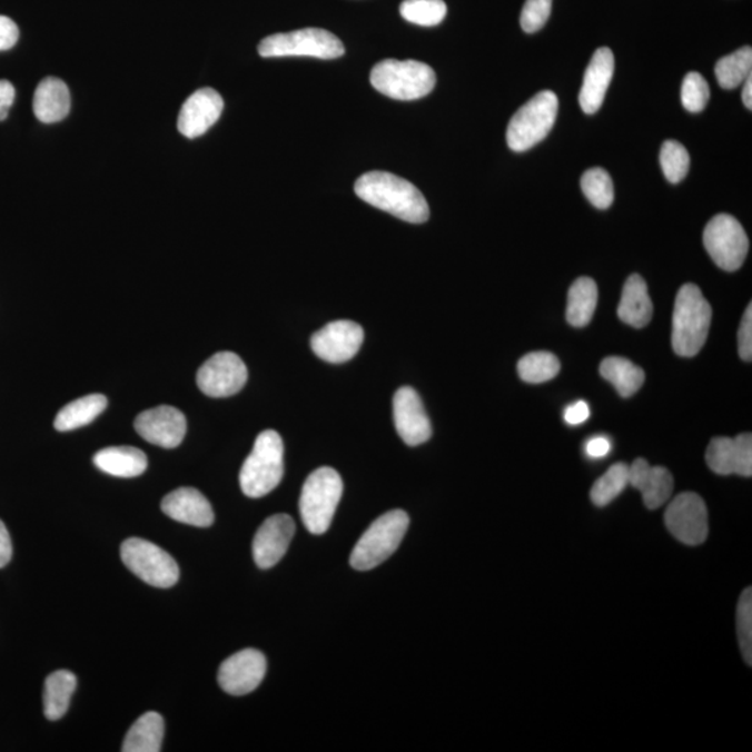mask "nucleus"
<instances>
[{
    "label": "nucleus",
    "mask_w": 752,
    "mask_h": 752,
    "mask_svg": "<svg viewBox=\"0 0 752 752\" xmlns=\"http://www.w3.org/2000/svg\"><path fill=\"white\" fill-rule=\"evenodd\" d=\"M267 673V660L263 652L243 650L231 655L219 667L218 682L226 693L246 695L261 684Z\"/></svg>",
    "instance_id": "4468645a"
},
{
    "label": "nucleus",
    "mask_w": 752,
    "mask_h": 752,
    "mask_svg": "<svg viewBox=\"0 0 752 752\" xmlns=\"http://www.w3.org/2000/svg\"><path fill=\"white\" fill-rule=\"evenodd\" d=\"M19 27L7 16H0V51H9L19 41Z\"/></svg>",
    "instance_id": "a19ab883"
},
{
    "label": "nucleus",
    "mask_w": 752,
    "mask_h": 752,
    "mask_svg": "<svg viewBox=\"0 0 752 752\" xmlns=\"http://www.w3.org/2000/svg\"><path fill=\"white\" fill-rule=\"evenodd\" d=\"M706 463L719 475H752V436L741 434L735 438H715L706 449Z\"/></svg>",
    "instance_id": "6ab92c4d"
},
{
    "label": "nucleus",
    "mask_w": 752,
    "mask_h": 752,
    "mask_svg": "<svg viewBox=\"0 0 752 752\" xmlns=\"http://www.w3.org/2000/svg\"><path fill=\"white\" fill-rule=\"evenodd\" d=\"M661 166L663 175L666 179L673 185L682 181L685 176L689 174L690 169V155L687 149L674 140H667L663 142L661 148Z\"/></svg>",
    "instance_id": "c9c22d12"
},
{
    "label": "nucleus",
    "mask_w": 752,
    "mask_h": 752,
    "mask_svg": "<svg viewBox=\"0 0 752 752\" xmlns=\"http://www.w3.org/2000/svg\"><path fill=\"white\" fill-rule=\"evenodd\" d=\"M743 102L746 109H752V76L744 81Z\"/></svg>",
    "instance_id": "49530a36"
},
{
    "label": "nucleus",
    "mask_w": 752,
    "mask_h": 752,
    "mask_svg": "<svg viewBox=\"0 0 752 752\" xmlns=\"http://www.w3.org/2000/svg\"><path fill=\"white\" fill-rule=\"evenodd\" d=\"M704 246L719 268L734 273L744 264L750 243L743 226L732 215H716L704 230Z\"/></svg>",
    "instance_id": "9d476101"
},
{
    "label": "nucleus",
    "mask_w": 752,
    "mask_h": 752,
    "mask_svg": "<svg viewBox=\"0 0 752 752\" xmlns=\"http://www.w3.org/2000/svg\"><path fill=\"white\" fill-rule=\"evenodd\" d=\"M739 353L744 362L752 359V306L749 304L739 329Z\"/></svg>",
    "instance_id": "ea45409f"
},
{
    "label": "nucleus",
    "mask_w": 752,
    "mask_h": 752,
    "mask_svg": "<svg viewBox=\"0 0 752 752\" xmlns=\"http://www.w3.org/2000/svg\"><path fill=\"white\" fill-rule=\"evenodd\" d=\"M137 434L149 444L174 449L185 439L187 422L185 414L171 406L149 408L136 418Z\"/></svg>",
    "instance_id": "2eb2a0df"
},
{
    "label": "nucleus",
    "mask_w": 752,
    "mask_h": 752,
    "mask_svg": "<svg viewBox=\"0 0 752 752\" xmlns=\"http://www.w3.org/2000/svg\"><path fill=\"white\" fill-rule=\"evenodd\" d=\"M12 540H10L8 528L4 527L2 520H0V568L7 566L10 558H12Z\"/></svg>",
    "instance_id": "a18cd8bd"
},
{
    "label": "nucleus",
    "mask_w": 752,
    "mask_h": 752,
    "mask_svg": "<svg viewBox=\"0 0 752 752\" xmlns=\"http://www.w3.org/2000/svg\"><path fill=\"white\" fill-rule=\"evenodd\" d=\"M247 378L245 362L236 353L220 352L198 369L197 385L209 397H229L245 388Z\"/></svg>",
    "instance_id": "f8f14e48"
},
{
    "label": "nucleus",
    "mask_w": 752,
    "mask_h": 752,
    "mask_svg": "<svg viewBox=\"0 0 752 752\" xmlns=\"http://www.w3.org/2000/svg\"><path fill=\"white\" fill-rule=\"evenodd\" d=\"M558 99L555 92L541 91L523 105L508 123L506 140L514 152L528 151L544 140L555 125Z\"/></svg>",
    "instance_id": "0eeeda50"
},
{
    "label": "nucleus",
    "mask_w": 752,
    "mask_h": 752,
    "mask_svg": "<svg viewBox=\"0 0 752 752\" xmlns=\"http://www.w3.org/2000/svg\"><path fill=\"white\" fill-rule=\"evenodd\" d=\"M738 632L741 652L744 661L751 666L752 663V593L751 588L744 590L738 607Z\"/></svg>",
    "instance_id": "4c0bfd02"
},
{
    "label": "nucleus",
    "mask_w": 752,
    "mask_h": 752,
    "mask_svg": "<svg viewBox=\"0 0 752 752\" xmlns=\"http://www.w3.org/2000/svg\"><path fill=\"white\" fill-rule=\"evenodd\" d=\"M343 495L339 473L330 467L315 469L303 486L300 513L304 525L314 535L329 530Z\"/></svg>",
    "instance_id": "423d86ee"
},
{
    "label": "nucleus",
    "mask_w": 752,
    "mask_h": 752,
    "mask_svg": "<svg viewBox=\"0 0 752 752\" xmlns=\"http://www.w3.org/2000/svg\"><path fill=\"white\" fill-rule=\"evenodd\" d=\"M446 13L447 7L444 0H405L400 4L402 18L422 27L441 24Z\"/></svg>",
    "instance_id": "f704fd0d"
},
{
    "label": "nucleus",
    "mask_w": 752,
    "mask_h": 752,
    "mask_svg": "<svg viewBox=\"0 0 752 752\" xmlns=\"http://www.w3.org/2000/svg\"><path fill=\"white\" fill-rule=\"evenodd\" d=\"M712 308L699 286L680 287L673 311L672 346L680 357H694L710 334Z\"/></svg>",
    "instance_id": "f03ea898"
},
{
    "label": "nucleus",
    "mask_w": 752,
    "mask_h": 752,
    "mask_svg": "<svg viewBox=\"0 0 752 752\" xmlns=\"http://www.w3.org/2000/svg\"><path fill=\"white\" fill-rule=\"evenodd\" d=\"M354 191L385 212L410 224H424L429 218V207L423 192L410 181L388 171H368L354 185Z\"/></svg>",
    "instance_id": "f257e3e1"
},
{
    "label": "nucleus",
    "mask_w": 752,
    "mask_h": 752,
    "mask_svg": "<svg viewBox=\"0 0 752 752\" xmlns=\"http://www.w3.org/2000/svg\"><path fill=\"white\" fill-rule=\"evenodd\" d=\"M617 314L624 324L633 328L641 329L651 323L654 306L649 295V286L640 275L630 276L624 285Z\"/></svg>",
    "instance_id": "5701e85b"
},
{
    "label": "nucleus",
    "mask_w": 752,
    "mask_h": 752,
    "mask_svg": "<svg viewBox=\"0 0 752 752\" xmlns=\"http://www.w3.org/2000/svg\"><path fill=\"white\" fill-rule=\"evenodd\" d=\"M70 91L62 80L48 77L38 85L34 93V113L42 123H57L70 112Z\"/></svg>",
    "instance_id": "b1692460"
},
{
    "label": "nucleus",
    "mask_w": 752,
    "mask_h": 752,
    "mask_svg": "<svg viewBox=\"0 0 752 752\" xmlns=\"http://www.w3.org/2000/svg\"><path fill=\"white\" fill-rule=\"evenodd\" d=\"M77 679L69 671H57L49 674L43 690V712L49 721H59L66 715L70 706Z\"/></svg>",
    "instance_id": "c85d7f7f"
},
{
    "label": "nucleus",
    "mask_w": 752,
    "mask_h": 752,
    "mask_svg": "<svg viewBox=\"0 0 752 752\" xmlns=\"http://www.w3.org/2000/svg\"><path fill=\"white\" fill-rule=\"evenodd\" d=\"M629 485L643 495L644 505L651 511L665 505L673 492V477L665 467H652L644 458L629 466Z\"/></svg>",
    "instance_id": "4be33fe9"
},
{
    "label": "nucleus",
    "mask_w": 752,
    "mask_h": 752,
    "mask_svg": "<svg viewBox=\"0 0 752 752\" xmlns=\"http://www.w3.org/2000/svg\"><path fill=\"white\" fill-rule=\"evenodd\" d=\"M665 524L674 538L683 544L690 546L702 544L710 534L705 502L694 492L677 495L667 507Z\"/></svg>",
    "instance_id": "9b49d317"
},
{
    "label": "nucleus",
    "mask_w": 752,
    "mask_h": 752,
    "mask_svg": "<svg viewBox=\"0 0 752 752\" xmlns=\"http://www.w3.org/2000/svg\"><path fill=\"white\" fill-rule=\"evenodd\" d=\"M517 369L524 383L544 384L555 378L561 370V362L550 352H534L520 359Z\"/></svg>",
    "instance_id": "2f4dec72"
},
{
    "label": "nucleus",
    "mask_w": 752,
    "mask_h": 752,
    "mask_svg": "<svg viewBox=\"0 0 752 752\" xmlns=\"http://www.w3.org/2000/svg\"><path fill=\"white\" fill-rule=\"evenodd\" d=\"M553 0H525L520 24L528 34L540 31L550 20Z\"/></svg>",
    "instance_id": "58836bf2"
},
{
    "label": "nucleus",
    "mask_w": 752,
    "mask_h": 752,
    "mask_svg": "<svg viewBox=\"0 0 752 752\" xmlns=\"http://www.w3.org/2000/svg\"><path fill=\"white\" fill-rule=\"evenodd\" d=\"M224 112V99L212 88H202L182 103L177 129L187 138L206 135Z\"/></svg>",
    "instance_id": "a211bd4d"
},
{
    "label": "nucleus",
    "mask_w": 752,
    "mask_h": 752,
    "mask_svg": "<svg viewBox=\"0 0 752 752\" xmlns=\"http://www.w3.org/2000/svg\"><path fill=\"white\" fill-rule=\"evenodd\" d=\"M629 485V466L617 463L596 481L591 489V499L596 506H606L615 501Z\"/></svg>",
    "instance_id": "473e14b6"
},
{
    "label": "nucleus",
    "mask_w": 752,
    "mask_h": 752,
    "mask_svg": "<svg viewBox=\"0 0 752 752\" xmlns=\"http://www.w3.org/2000/svg\"><path fill=\"white\" fill-rule=\"evenodd\" d=\"M410 524L407 513L392 511L375 520L354 546L350 564L356 571L367 572L378 567L394 555Z\"/></svg>",
    "instance_id": "39448f33"
},
{
    "label": "nucleus",
    "mask_w": 752,
    "mask_h": 752,
    "mask_svg": "<svg viewBox=\"0 0 752 752\" xmlns=\"http://www.w3.org/2000/svg\"><path fill=\"white\" fill-rule=\"evenodd\" d=\"M582 190L595 208L607 209L615 200V187L612 177L605 169L593 168L582 177Z\"/></svg>",
    "instance_id": "72a5a7b5"
},
{
    "label": "nucleus",
    "mask_w": 752,
    "mask_h": 752,
    "mask_svg": "<svg viewBox=\"0 0 752 752\" xmlns=\"http://www.w3.org/2000/svg\"><path fill=\"white\" fill-rule=\"evenodd\" d=\"M284 453V441L276 431L268 429L258 435L240 472V486L246 496L257 499L280 484L285 473Z\"/></svg>",
    "instance_id": "7ed1b4c3"
},
{
    "label": "nucleus",
    "mask_w": 752,
    "mask_h": 752,
    "mask_svg": "<svg viewBox=\"0 0 752 752\" xmlns=\"http://www.w3.org/2000/svg\"><path fill=\"white\" fill-rule=\"evenodd\" d=\"M160 507L166 516L182 524L195 525V527H209L215 520L211 503L196 488H179L170 492L164 497Z\"/></svg>",
    "instance_id": "412c9836"
},
{
    "label": "nucleus",
    "mask_w": 752,
    "mask_h": 752,
    "mask_svg": "<svg viewBox=\"0 0 752 752\" xmlns=\"http://www.w3.org/2000/svg\"><path fill=\"white\" fill-rule=\"evenodd\" d=\"M93 464L101 472L119 478L138 477L148 467L146 453L131 446H113L99 451L93 456Z\"/></svg>",
    "instance_id": "393cba45"
},
{
    "label": "nucleus",
    "mask_w": 752,
    "mask_h": 752,
    "mask_svg": "<svg viewBox=\"0 0 752 752\" xmlns=\"http://www.w3.org/2000/svg\"><path fill=\"white\" fill-rule=\"evenodd\" d=\"M613 71H615V57L611 49H596L585 70L582 91L578 96L580 107L585 113L594 115L601 109L613 79Z\"/></svg>",
    "instance_id": "aec40b11"
},
{
    "label": "nucleus",
    "mask_w": 752,
    "mask_h": 752,
    "mask_svg": "<svg viewBox=\"0 0 752 752\" xmlns=\"http://www.w3.org/2000/svg\"><path fill=\"white\" fill-rule=\"evenodd\" d=\"M364 342L362 326L353 320H335L315 332L311 348L326 363L342 364L352 359Z\"/></svg>",
    "instance_id": "ddd939ff"
},
{
    "label": "nucleus",
    "mask_w": 752,
    "mask_h": 752,
    "mask_svg": "<svg viewBox=\"0 0 752 752\" xmlns=\"http://www.w3.org/2000/svg\"><path fill=\"white\" fill-rule=\"evenodd\" d=\"M296 533L295 520L287 514H275L265 520L253 542V555L259 568L274 567L289 550Z\"/></svg>",
    "instance_id": "f3484780"
},
{
    "label": "nucleus",
    "mask_w": 752,
    "mask_h": 752,
    "mask_svg": "<svg viewBox=\"0 0 752 752\" xmlns=\"http://www.w3.org/2000/svg\"><path fill=\"white\" fill-rule=\"evenodd\" d=\"M591 416V410L587 402L580 400L574 403V405L568 406L566 412H564V419L567 424L580 425L585 422Z\"/></svg>",
    "instance_id": "79ce46f5"
},
{
    "label": "nucleus",
    "mask_w": 752,
    "mask_h": 752,
    "mask_svg": "<svg viewBox=\"0 0 752 752\" xmlns=\"http://www.w3.org/2000/svg\"><path fill=\"white\" fill-rule=\"evenodd\" d=\"M16 90L12 82L0 80V121L8 118L10 108L13 107Z\"/></svg>",
    "instance_id": "37998d69"
},
{
    "label": "nucleus",
    "mask_w": 752,
    "mask_h": 752,
    "mask_svg": "<svg viewBox=\"0 0 752 752\" xmlns=\"http://www.w3.org/2000/svg\"><path fill=\"white\" fill-rule=\"evenodd\" d=\"M708 101H710V86H708L704 77L696 71H691L683 80V107L689 112L699 113L705 109Z\"/></svg>",
    "instance_id": "e433bc0d"
},
{
    "label": "nucleus",
    "mask_w": 752,
    "mask_h": 752,
    "mask_svg": "<svg viewBox=\"0 0 752 752\" xmlns=\"http://www.w3.org/2000/svg\"><path fill=\"white\" fill-rule=\"evenodd\" d=\"M120 555L126 567L152 587L170 588L179 582L180 571L175 558L152 542L127 540L121 544Z\"/></svg>",
    "instance_id": "1a4fd4ad"
},
{
    "label": "nucleus",
    "mask_w": 752,
    "mask_h": 752,
    "mask_svg": "<svg viewBox=\"0 0 752 752\" xmlns=\"http://www.w3.org/2000/svg\"><path fill=\"white\" fill-rule=\"evenodd\" d=\"M598 304V286L591 278H580L567 296V323L574 328H584L594 317Z\"/></svg>",
    "instance_id": "bb28decb"
},
{
    "label": "nucleus",
    "mask_w": 752,
    "mask_h": 752,
    "mask_svg": "<svg viewBox=\"0 0 752 752\" xmlns=\"http://www.w3.org/2000/svg\"><path fill=\"white\" fill-rule=\"evenodd\" d=\"M394 418L397 434L408 446L425 444L433 427L425 413L422 397L410 386H403L394 397Z\"/></svg>",
    "instance_id": "dca6fc26"
},
{
    "label": "nucleus",
    "mask_w": 752,
    "mask_h": 752,
    "mask_svg": "<svg viewBox=\"0 0 752 752\" xmlns=\"http://www.w3.org/2000/svg\"><path fill=\"white\" fill-rule=\"evenodd\" d=\"M108 406V399L103 395H88L69 403L55 418V428L60 433H68L91 424L99 414Z\"/></svg>",
    "instance_id": "cd10ccee"
},
{
    "label": "nucleus",
    "mask_w": 752,
    "mask_h": 752,
    "mask_svg": "<svg viewBox=\"0 0 752 752\" xmlns=\"http://www.w3.org/2000/svg\"><path fill=\"white\" fill-rule=\"evenodd\" d=\"M600 370L601 375L615 386L622 397H632L644 385V369L627 358L607 357L601 363Z\"/></svg>",
    "instance_id": "c756f323"
},
{
    "label": "nucleus",
    "mask_w": 752,
    "mask_h": 752,
    "mask_svg": "<svg viewBox=\"0 0 752 752\" xmlns=\"http://www.w3.org/2000/svg\"><path fill=\"white\" fill-rule=\"evenodd\" d=\"M258 52L263 58L309 57L324 60L345 55L339 38L323 29H304L264 38Z\"/></svg>",
    "instance_id": "6e6552de"
},
{
    "label": "nucleus",
    "mask_w": 752,
    "mask_h": 752,
    "mask_svg": "<svg viewBox=\"0 0 752 752\" xmlns=\"http://www.w3.org/2000/svg\"><path fill=\"white\" fill-rule=\"evenodd\" d=\"M165 724L158 712L144 713L126 734L123 752H159L162 750Z\"/></svg>",
    "instance_id": "a878e982"
},
{
    "label": "nucleus",
    "mask_w": 752,
    "mask_h": 752,
    "mask_svg": "<svg viewBox=\"0 0 752 752\" xmlns=\"http://www.w3.org/2000/svg\"><path fill=\"white\" fill-rule=\"evenodd\" d=\"M715 76L719 86L724 90H733L752 76V49L744 47L728 57L722 58L715 66Z\"/></svg>",
    "instance_id": "7c9ffc66"
},
{
    "label": "nucleus",
    "mask_w": 752,
    "mask_h": 752,
    "mask_svg": "<svg viewBox=\"0 0 752 752\" xmlns=\"http://www.w3.org/2000/svg\"><path fill=\"white\" fill-rule=\"evenodd\" d=\"M369 79L376 91L399 101L427 97L436 85L433 68L417 60H383L374 66Z\"/></svg>",
    "instance_id": "20e7f679"
},
{
    "label": "nucleus",
    "mask_w": 752,
    "mask_h": 752,
    "mask_svg": "<svg viewBox=\"0 0 752 752\" xmlns=\"http://www.w3.org/2000/svg\"><path fill=\"white\" fill-rule=\"evenodd\" d=\"M612 449L611 441L606 436H595V438L587 442L585 452L593 458H601L610 455Z\"/></svg>",
    "instance_id": "c03bdc74"
}]
</instances>
